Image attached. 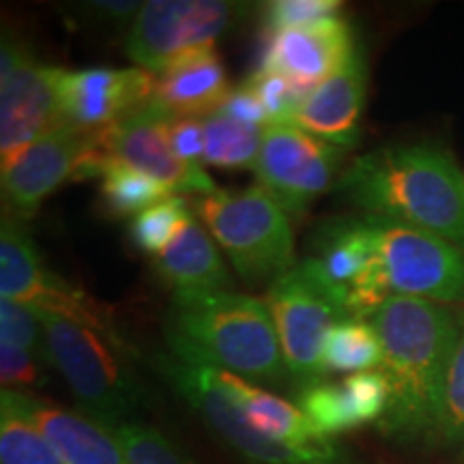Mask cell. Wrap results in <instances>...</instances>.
<instances>
[{"instance_id":"cell-1","label":"cell","mask_w":464,"mask_h":464,"mask_svg":"<svg viewBox=\"0 0 464 464\" xmlns=\"http://www.w3.org/2000/svg\"><path fill=\"white\" fill-rule=\"evenodd\" d=\"M392 402L379 430L392 440H434L445 374L460 323L443 305L393 295L372 316Z\"/></svg>"},{"instance_id":"cell-2","label":"cell","mask_w":464,"mask_h":464,"mask_svg":"<svg viewBox=\"0 0 464 464\" xmlns=\"http://www.w3.org/2000/svg\"><path fill=\"white\" fill-rule=\"evenodd\" d=\"M335 191L363 216L415 226L464 252V174L434 144L370 150L342 172Z\"/></svg>"},{"instance_id":"cell-3","label":"cell","mask_w":464,"mask_h":464,"mask_svg":"<svg viewBox=\"0 0 464 464\" xmlns=\"http://www.w3.org/2000/svg\"><path fill=\"white\" fill-rule=\"evenodd\" d=\"M166 340L174 357L260 385L286 381L280 340L266 304L222 290L174 297Z\"/></svg>"},{"instance_id":"cell-4","label":"cell","mask_w":464,"mask_h":464,"mask_svg":"<svg viewBox=\"0 0 464 464\" xmlns=\"http://www.w3.org/2000/svg\"><path fill=\"white\" fill-rule=\"evenodd\" d=\"M34 312L44 324L48 363L63 376L80 413L112 432L138 421L147 396L127 363V348L86 324L37 307Z\"/></svg>"},{"instance_id":"cell-5","label":"cell","mask_w":464,"mask_h":464,"mask_svg":"<svg viewBox=\"0 0 464 464\" xmlns=\"http://www.w3.org/2000/svg\"><path fill=\"white\" fill-rule=\"evenodd\" d=\"M191 208L246 282L274 284L295 266L290 216L260 185L194 196Z\"/></svg>"},{"instance_id":"cell-6","label":"cell","mask_w":464,"mask_h":464,"mask_svg":"<svg viewBox=\"0 0 464 464\" xmlns=\"http://www.w3.org/2000/svg\"><path fill=\"white\" fill-rule=\"evenodd\" d=\"M155 363L172 390L243 464H355L351 451L338 440L301 448L258 432L208 365L188 363L172 353H160Z\"/></svg>"},{"instance_id":"cell-7","label":"cell","mask_w":464,"mask_h":464,"mask_svg":"<svg viewBox=\"0 0 464 464\" xmlns=\"http://www.w3.org/2000/svg\"><path fill=\"white\" fill-rule=\"evenodd\" d=\"M266 307L295 390L324 381V340L334 324L346 318V312L312 258H304L271 284Z\"/></svg>"},{"instance_id":"cell-8","label":"cell","mask_w":464,"mask_h":464,"mask_svg":"<svg viewBox=\"0 0 464 464\" xmlns=\"http://www.w3.org/2000/svg\"><path fill=\"white\" fill-rule=\"evenodd\" d=\"M372 252L393 295L426 301L464 299V252L432 232L393 219L362 216Z\"/></svg>"},{"instance_id":"cell-9","label":"cell","mask_w":464,"mask_h":464,"mask_svg":"<svg viewBox=\"0 0 464 464\" xmlns=\"http://www.w3.org/2000/svg\"><path fill=\"white\" fill-rule=\"evenodd\" d=\"M241 14L224 0H149L127 34L125 52L138 67L161 73L188 52L213 48Z\"/></svg>"},{"instance_id":"cell-10","label":"cell","mask_w":464,"mask_h":464,"mask_svg":"<svg viewBox=\"0 0 464 464\" xmlns=\"http://www.w3.org/2000/svg\"><path fill=\"white\" fill-rule=\"evenodd\" d=\"M344 160V149L290 123H274L263 133L254 174L288 216H301L312 200L338 185Z\"/></svg>"},{"instance_id":"cell-11","label":"cell","mask_w":464,"mask_h":464,"mask_svg":"<svg viewBox=\"0 0 464 464\" xmlns=\"http://www.w3.org/2000/svg\"><path fill=\"white\" fill-rule=\"evenodd\" d=\"M172 116L153 102L119 123L97 131L110 158L136 168L179 194L207 196L219 188L202 168H191L177 158L170 140Z\"/></svg>"},{"instance_id":"cell-12","label":"cell","mask_w":464,"mask_h":464,"mask_svg":"<svg viewBox=\"0 0 464 464\" xmlns=\"http://www.w3.org/2000/svg\"><path fill=\"white\" fill-rule=\"evenodd\" d=\"M95 131L63 123L3 164L5 213L17 219L33 218L42 202L65 181H75Z\"/></svg>"},{"instance_id":"cell-13","label":"cell","mask_w":464,"mask_h":464,"mask_svg":"<svg viewBox=\"0 0 464 464\" xmlns=\"http://www.w3.org/2000/svg\"><path fill=\"white\" fill-rule=\"evenodd\" d=\"M158 78L142 67H92L61 75V110L65 123L100 131L153 102Z\"/></svg>"},{"instance_id":"cell-14","label":"cell","mask_w":464,"mask_h":464,"mask_svg":"<svg viewBox=\"0 0 464 464\" xmlns=\"http://www.w3.org/2000/svg\"><path fill=\"white\" fill-rule=\"evenodd\" d=\"M63 69L28 56L0 82V161L7 164L39 138L65 123L61 110Z\"/></svg>"},{"instance_id":"cell-15","label":"cell","mask_w":464,"mask_h":464,"mask_svg":"<svg viewBox=\"0 0 464 464\" xmlns=\"http://www.w3.org/2000/svg\"><path fill=\"white\" fill-rule=\"evenodd\" d=\"M357 45L344 17L332 15L276 33L258 69L280 73L305 97L346 65Z\"/></svg>"},{"instance_id":"cell-16","label":"cell","mask_w":464,"mask_h":464,"mask_svg":"<svg viewBox=\"0 0 464 464\" xmlns=\"http://www.w3.org/2000/svg\"><path fill=\"white\" fill-rule=\"evenodd\" d=\"M368 69L362 50L346 65L310 91L290 114L288 123L340 149H353L359 142Z\"/></svg>"},{"instance_id":"cell-17","label":"cell","mask_w":464,"mask_h":464,"mask_svg":"<svg viewBox=\"0 0 464 464\" xmlns=\"http://www.w3.org/2000/svg\"><path fill=\"white\" fill-rule=\"evenodd\" d=\"M0 400L24 415L67 464H127L116 434L80 411L63 409L31 393L0 392Z\"/></svg>"},{"instance_id":"cell-18","label":"cell","mask_w":464,"mask_h":464,"mask_svg":"<svg viewBox=\"0 0 464 464\" xmlns=\"http://www.w3.org/2000/svg\"><path fill=\"white\" fill-rule=\"evenodd\" d=\"M228 75L213 48L188 52L160 73L153 103L172 119H205L230 95Z\"/></svg>"},{"instance_id":"cell-19","label":"cell","mask_w":464,"mask_h":464,"mask_svg":"<svg viewBox=\"0 0 464 464\" xmlns=\"http://www.w3.org/2000/svg\"><path fill=\"white\" fill-rule=\"evenodd\" d=\"M155 271L174 290V297L230 290V274L211 232L191 216L170 246L153 258Z\"/></svg>"},{"instance_id":"cell-20","label":"cell","mask_w":464,"mask_h":464,"mask_svg":"<svg viewBox=\"0 0 464 464\" xmlns=\"http://www.w3.org/2000/svg\"><path fill=\"white\" fill-rule=\"evenodd\" d=\"M213 372L222 382L224 390L228 392V396L239 406L243 417L269 439L280 440V443L301 445V448L335 440L324 439L297 404L288 402V400L276 396L271 392L260 390L256 382L243 379V376L216 368H213Z\"/></svg>"},{"instance_id":"cell-21","label":"cell","mask_w":464,"mask_h":464,"mask_svg":"<svg viewBox=\"0 0 464 464\" xmlns=\"http://www.w3.org/2000/svg\"><path fill=\"white\" fill-rule=\"evenodd\" d=\"M52 276L24 222L5 213L0 226V299L34 307Z\"/></svg>"},{"instance_id":"cell-22","label":"cell","mask_w":464,"mask_h":464,"mask_svg":"<svg viewBox=\"0 0 464 464\" xmlns=\"http://www.w3.org/2000/svg\"><path fill=\"white\" fill-rule=\"evenodd\" d=\"M324 370L335 374H357L379 370L382 365V346L372 321L342 318L324 340Z\"/></svg>"},{"instance_id":"cell-23","label":"cell","mask_w":464,"mask_h":464,"mask_svg":"<svg viewBox=\"0 0 464 464\" xmlns=\"http://www.w3.org/2000/svg\"><path fill=\"white\" fill-rule=\"evenodd\" d=\"M205 123V164L216 168H239L256 166L260 142L266 127L241 123L222 110L202 119Z\"/></svg>"},{"instance_id":"cell-24","label":"cell","mask_w":464,"mask_h":464,"mask_svg":"<svg viewBox=\"0 0 464 464\" xmlns=\"http://www.w3.org/2000/svg\"><path fill=\"white\" fill-rule=\"evenodd\" d=\"M174 191L136 168L112 160L102 174V200L114 218L138 216L144 208L170 198Z\"/></svg>"},{"instance_id":"cell-25","label":"cell","mask_w":464,"mask_h":464,"mask_svg":"<svg viewBox=\"0 0 464 464\" xmlns=\"http://www.w3.org/2000/svg\"><path fill=\"white\" fill-rule=\"evenodd\" d=\"M0 464H67L24 415L0 400Z\"/></svg>"},{"instance_id":"cell-26","label":"cell","mask_w":464,"mask_h":464,"mask_svg":"<svg viewBox=\"0 0 464 464\" xmlns=\"http://www.w3.org/2000/svg\"><path fill=\"white\" fill-rule=\"evenodd\" d=\"M191 216L194 211L189 200H185L183 196H170L131 218L130 239L138 249L155 258L170 246Z\"/></svg>"},{"instance_id":"cell-27","label":"cell","mask_w":464,"mask_h":464,"mask_svg":"<svg viewBox=\"0 0 464 464\" xmlns=\"http://www.w3.org/2000/svg\"><path fill=\"white\" fill-rule=\"evenodd\" d=\"M297 406L304 415L316 426V430L324 439H335L342 432L359 428L353 413V406L348 402L344 387L335 382L318 381L314 385H307L304 390L295 392Z\"/></svg>"},{"instance_id":"cell-28","label":"cell","mask_w":464,"mask_h":464,"mask_svg":"<svg viewBox=\"0 0 464 464\" xmlns=\"http://www.w3.org/2000/svg\"><path fill=\"white\" fill-rule=\"evenodd\" d=\"M434 440L440 445H464V318L445 374Z\"/></svg>"},{"instance_id":"cell-29","label":"cell","mask_w":464,"mask_h":464,"mask_svg":"<svg viewBox=\"0 0 464 464\" xmlns=\"http://www.w3.org/2000/svg\"><path fill=\"white\" fill-rule=\"evenodd\" d=\"M127 464H188L177 445L160 428L142 421L123 423L114 430Z\"/></svg>"},{"instance_id":"cell-30","label":"cell","mask_w":464,"mask_h":464,"mask_svg":"<svg viewBox=\"0 0 464 464\" xmlns=\"http://www.w3.org/2000/svg\"><path fill=\"white\" fill-rule=\"evenodd\" d=\"M342 387H344L359 426H365V423L379 426L382 417L390 411L392 402V385L387 374L381 368L357 372L346 376Z\"/></svg>"},{"instance_id":"cell-31","label":"cell","mask_w":464,"mask_h":464,"mask_svg":"<svg viewBox=\"0 0 464 464\" xmlns=\"http://www.w3.org/2000/svg\"><path fill=\"white\" fill-rule=\"evenodd\" d=\"M0 342L22 348V351L33 353L42 362H48L44 324L31 305L0 299Z\"/></svg>"},{"instance_id":"cell-32","label":"cell","mask_w":464,"mask_h":464,"mask_svg":"<svg viewBox=\"0 0 464 464\" xmlns=\"http://www.w3.org/2000/svg\"><path fill=\"white\" fill-rule=\"evenodd\" d=\"M342 3L338 0H274L263 9V26L274 37L286 28L304 26L323 17L338 15Z\"/></svg>"},{"instance_id":"cell-33","label":"cell","mask_w":464,"mask_h":464,"mask_svg":"<svg viewBox=\"0 0 464 464\" xmlns=\"http://www.w3.org/2000/svg\"><path fill=\"white\" fill-rule=\"evenodd\" d=\"M243 84L256 92L258 100L263 102V106L271 116V125L288 123L290 114L295 112V108H297L301 100H304L301 92L295 89L284 75L265 72V69L254 72Z\"/></svg>"},{"instance_id":"cell-34","label":"cell","mask_w":464,"mask_h":464,"mask_svg":"<svg viewBox=\"0 0 464 464\" xmlns=\"http://www.w3.org/2000/svg\"><path fill=\"white\" fill-rule=\"evenodd\" d=\"M0 382L3 392L26 393L44 382L42 359L22 348L0 342Z\"/></svg>"},{"instance_id":"cell-35","label":"cell","mask_w":464,"mask_h":464,"mask_svg":"<svg viewBox=\"0 0 464 464\" xmlns=\"http://www.w3.org/2000/svg\"><path fill=\"white\" fill-rule=\"evenodd\" d=\"M170 140L177 158L191 168L205 164V123L202 119H172Z\"/></svg>"},{"instance_id":"cell-36","label":"cell","mask_w":464,"mask_h":464,"mask_svg":"<svg viewBox=\"0 0 464 464\" xmlns=\"http://www.w3.org/2000/svg\"><path fill=\"white\" fill-rule=\"evenodd\" d=\"M219 110L228 116H232V119L241 121V123L256 125V127L271 125V116H269V112H266V108L263 106V102H260L256 97V92H254L252 89H247L246 84L232 89L228 100L224 102V106Z\"/></svg>"},{"instance_id":"cell-37","label":"cell","mask_w":464,"mask_h":464,"mask_svg":"<svg viewBox=\"0 0 464 464\" xmlns=\"http://www.w3.org/2000/svg\"><path fill=\"white\" fill-rule=\"evenodd\" d=\"M142 3H133V0H95V3L86 5V14L100 20L114 22V24H125V22L136 20L138 11Z\"/></svg>"},{"instance_id":"cell-38","label":"cell","mask_w":464,"mask_h":464,"mask_svg":"<svg viewBox=\"0 0 464 464\" xmlns=\"http://www.w3.org/2000/svg\"><path fill=\"white\" fill-rule=\"evenodd\" d=\"M28 56H31V52L24 44L15 42L14 37H5L3 45H0V82L14 75Z\"/></svg>"}]
</instances>
